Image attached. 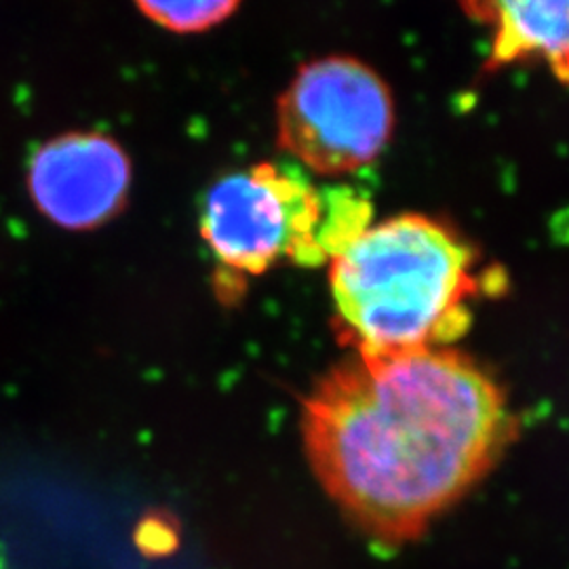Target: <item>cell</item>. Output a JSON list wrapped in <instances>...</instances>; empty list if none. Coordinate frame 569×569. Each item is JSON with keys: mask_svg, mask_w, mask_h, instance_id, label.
I'll list each match as a JSON object with an SVG mask.
<instances>
[{"mask_svg": "<svg viewBox=\"0 0 569 569\" xmlns=\"http://www.w3.org/2000/svg\"><path fill=\"white\" fill-rule=\"evenodd\" d=\"M507 397L462 352L446 348L348 359L302 407L317 479L385 545L418 538L460 500L512 437Z\"/></svg>", "mask_w": 569, "mask_h": 569, "instance_id": "1", "label": "cell"}, {"mask_svg": "<svg viewBox=\"0 0 569 569\" xmlns=\"http://www.w3.org/2000/svg\"><path fill=\"white\" fill-rule=\"evenodd\" d=\"M336 323L361 357L437 348L465 333L481 291L477 258L449 226L403 213L329 262Z\"/></svg>", "mask_w": 569, "mask_h": 569, "instance_id": "2", "label": "cell"}, {"mask_svg": "<svg viewBox=\"0 0 569 569\" xmlns=\"http://www.w3.org/2000/svg\"><path fill=\"white\" fill-rule=\"evenodd\" d=\"M369 220L363 192L317 186L300 164L258 163L207 190L201 234L228 274L258 277L283 262H331Z\"/></svg>", "mask_w": 569, "mask_h": 569, "instance_id": "3", "label": "cell"}, {"mask_svg": "<svg viewBox=\"0 0 569 569\" xmlns=\"http://www.w3.org/2000/svg\"><path fill=\"white\" fill-rule=\"evenodd\" d=\"M395 129V103L355 58L308 61L279 98V146L302 169L345 176L376 161Z\"/></svg>", "mask_w": 569, "mask_h": 569, "instance_id": "4", "label": "cell"}, {"mask_svg": "<svg viewBox=\"0 0 569 569\" xmlns=\"http://www.w3.org/2000/svg\"><path fill=\"white\" fill-rule=\"evenodd\" d=\"M131 161L121 143L72 131L42 143L28 163V192L42 216L68 230L114 220L129 199Z\"/></svg>", "mask_w": 569, "mask_h": 569, "instance_id": "5", "label": "cell"}, {"mask_svg": "<svg viewBox=\"0 0 569 569\" xmlns=\"http://www.w3.org/2000/svg\"><path fill=\"white\" fill-rule=\"evenodd\" d=\"M488 28L491 63L540 60L569 84V0H458Z\"/></svg>", "mask_w": 569, "mask_h": 569, "instance_id": "6", "label": "cell"}, {"mask_svg": "<svg viewBox=\"0 0 569 569\" xmlns=\"http://www.w3.org/2000/svg\"><path fill=\"white\" fill-rule=\"evenodd\" d=\"M143 16L176 34H197L228 20L241 0H136Z\"/></svg>", "mask_w": 569, "mask_h": 569, "instance_id": "7", "label": "cell"}]
</instances>
